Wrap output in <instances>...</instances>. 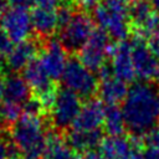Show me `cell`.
<instances>
[{"mask_svg":"<svg viewBox=\"0 0 159 159\" xmlns=\"http://www.w3.org/2000/svg\"><path fill=\"white\" fill-rule=\"evenodd\" d=\"M111 45L109 35L102 29H94L87 43L78 51V58L87 68L98 72L106 65Z\"/></svg>","mask_w":159,"mask_h":159,"instance_id":"8","label":"cell"},{"mask_svg":"<svg viewBox=\"0 0 159 159\" xmlns=\"http://www.w3.org/2000/svg\"><path fill=\"white\" fill-rule=\"evenodd\" d=\"M7 159H29V158H26V157H21V155H17V154H12V155L10 154Z\"/></svg>","mask_w":159,"mask_h":159,"instance_id":"37","label":"cell"},{"mask_svg":"<svg viewBox=\"0 0 159 159\" xmlns=\"http://www.w3.org/2000/svg\"><path fill=\"white\" fill-rule=\"evenodd\" d=\"M7 0H0V21L2 20L4 15L6 14L7 11Z\"/></svg>","mask_w":159,"mask_h":159,"instance_id":"34","label":"cell"},{"mask_svg":"<svg viewBox=\"0 0 159 159\" xmlns=\"http://www.w3.org/2000/svg\"><path fill=\"white\" fill-rule=\"evenodd\" d=\"M102 139L103 138L99 129L97 130L72 129L67 134V143L75 152H80V153L93 150L96 147H99Z\"/></svg>","mask_w":159,"mask_h":159,"instance_id":"18","label":"cell"},{"mask_svg":"<svg viewBox=\"0 0 159 159\" xmlns=\"http://www.w3.org/2000/svg\"><path fill=\"white\" fill-rule=\"evenodd\" d=\"M1 22V29L7 34V36L12 40V42H22L29 40L31 32L34 30L31 14L27 12L26 9L12 7L7 9L4 15Z\"/></svg>","mask_w":159,"mask_h":159,"instance_id":"10","label":"cell"},{"mask_svg":"<svg viewBox=\"0 0 159 159\" xmlns=\"http://www.w3.org/2000/svg\"><path fill=\"white\" fill-rule=\"evenodd\" d=\"M130 31L134 39L145 40L159 32V12L148 0H135L129 7Z\"/></svg>","mask_w":159,"mask_h":159,"instance_id":"6","label":"cell"},{"mask_svg":"<svg viewBox=\"0 0 159 159\" xmlns=\"http://www.w3.org/2000/svg\"><path fill=\"white\" fill-rule=\"evenodd\" d=\"M22 112L24 111L21 104L4 99L2 102H0V125L11 128L21 117Z\"/></svg>","mask_w":159,"mask_h":159,"instance_id":"23","label":"cell"},{"mask_svg":"<svg viewBox=\"0 0 159 159\" xmlns=\"http://www.w3.org/2000/svg\"><path fill=\"white\" fill-rule=\"evenodd\" d=\"M145 142L153 147V148H159V120L158 123L145 134Z\"/></svg>","mask_w":159,"mask_h":159,"instance_id":"26","label":"cell"},{"mask_svg":"<svg viewBox=\"0 0 159 159\" xmlns=\"http://www.w3.org/2000/svg\"><path fill=\"white\" fill-rule=\"evenodd\" d=\"M10 155V148L6 140L0 135V159H7Z\"/></svg>","mask_w":159,"mask_h":159,"instance_id":"31","label":"cell"},{"mask_svg":"<svg viewBox=\"0 0 159 159\" xmlns=\"http://www.w3.org/2000/svg\"><path fill=\"white\" fill-rule=\"evenodd\" d=\"M82 108L81 97L75 92L65 88L58 89L55 104L51 109V119L58 130H63L73 125Z\"/></svg>","mask_w":159,"mask_h":159,"instance_id":"7","label":"cell"},{"mask_svg":"<svg viewBox=\"0 0 159 159\" xmlns=\"http://www.w3.org/2000/svg\"><path fill=\"white\" fill-rule=\"evenodd\" d=\"M60 0H35V5L40 7H48V9H56Z\"/></svg>","mask_w":159,"mask_h":159,"instance_id":"32","label":"cell"},{"mask_svg":"<svg viewBox=\"0 0 159 159\" xmlns=\"http://www.w3.org/2000/svg\"><path fill=\"white\" fill-rule=\"evenodd\" d=\"M94 20L86 12H75L60 30V42L66 51H80L94 31Z\"/></svg>","mask_w":159,"mask_h":159,"instance_id":"5","label":"cell"},{"mask_svg":"<svg viewBox=\"0 0 159 159\" xmlns=\"http://www.w3.org/2000/svg\"><path fill=\"white\" fill-rule=\"evenodd\" d=\"M30 86L24 77L10 75L4 80V99L17 104H25L30 99Z\"/></svg>","mask_w":159,"mask_h":159,"instance_id":"19","label":"cell"},{"mask_svg":"<svg viewBox=\"0 0 159 159\" xmlns=\"http://www.w3.org/2000/svg\"><path fill=\"white\" fill-rule=\"evenodd\" d=\"M128 89L129 88L127 87V82L113 75L101 80L97 92L102 102L107 103L108 106H117L125 99Z\"/></svg>","mask_w":159,"mask_h":159,"instance_id":"16","label":"cell"},{"mask_svg":"<svg viewBox=\"0 0 159 159\" xmlns=\"http://www.w3.org/2000/svg\"><path fill=\"white\" fill-rule=\"evenodd\" d=\"M150 4H152L153 7L159 12V0H150Z\"/></svg>","mask_w":159,"mask_h":159,"instance_id":"36","label":"cell"},{"mask_svg":"<svg viewBox=\"0 0 159 159\" xmlns=\"http://www.w3.org/2000/svg\"><path fill=\"white\" fill-rule=\"evenodd\" d=\"M72 2L84 10H89V9H94L99 2V0H72Z\"/></svg>","mask_w":159,"mask_h":159,"instance_id":"29","label":"cell"},{"mask_svg":"<svg viewBox=\"0 0 159 159\" xmlns=\"http://www.w3.org/2000/svg\"><path fill=\"white\" fill-rule=\"evenodd\" d=\"M106 107L99 99H88L73 123V129L81 130H97L103 124Z\"/></svg>","mask_w":159,"mask_h":159,"instance_id":"14","label":"cell"},{"mask_svg":"<svg viewBox=\"0 0 159 159\" xmlns=\"http://www.w3.org/2000/svg\"><path fill=\"white\" fill-rule=\"evenodd\" d=\"M157 81H159V62H158V67H157V72H155V78Z\"/></svg>","mask_w":159,"mask_h":159,"instance_id":"38","label":"cell"},{"mask_svg":"<svg viewBox=\"0 0 159 159\" xmlns=\"http://www.w3.org/2000/svg\"><path fill=\"white\" fill-rule=\"evenodd\" d=\"M37 52L39 43L36 41L29 39L22 42H17L6 56V65L14 72L22 71L32 60H35Z\"/></svg>","mask_w":159,"mask_h":159,"instance_id":"15","label":"cell"},{"mask_svg":"<svg viewBox=\"0 0 159 159\" xmlns=\"http://www.w3.org/2000/svg\"><path fill=\"white\" fill-rule=\"evenodd\" d=\"M132 56L135 68L137 77L143 81H149L155 78V72L158 67V58L152 53L144 40L134 39L132 42Z\"/></svg>","mask_w":159,"mask_h":159,"instance_id":"12","label":"cell"},{"mask_svg":"<svg viewBox=\"0 0 159 159\" xmlns=\"http://www.w3.org/2000/svg\"><path fill=\"white\" fill-rule=\"evenodd\" d=\"M12 47H14L12 40L7 36V34L2 29H0V57L2 56L6 57L12 50Z\"/></svg>","mask_w":159,"mask_h":159,"instance_id":"25","label":"cell"},{"mask_svg":"<svg viewBox=\"0 0 159 159\" xmlns=\"http://www.w3.org/2000/svg\"><path fill=\"white\" fill-rule=\"evenodd\" d=\"M132 159H159V148L150 147L148 149H142L135 153Z\"/></svg>","mask_w":159,"mask_h":159,"instance_id":"27","label":"cell"},{"mask_svg":"<svg viewBox=\"0 0 159 159\" xmlns=\"http://www.w3.org/2000/svg\"><path fill=\"white\" fill-rule=\"evenodd\" d=\"M122 112L125 125L133 135H145L159 118V98L157 88L147 82L133 84L123 101Z\"/></svg>","mask_w":159,"mask_h":159,"instance_id":"1","label":"cell"},{"mask_svg":"<svg viewBox=\"0 0 159 159\" xmlns=\"http://www.w3.org/2000/svg\"><path fill=\"white\" fill-rule=\"evenodd\" d=\"M40 62L42 63L45 71L50 76L51 80H57L62 76L67 57H66V48L62 43L57 40H48L47 43L43 46L40 56Z\"/></svg>","mask_w":159,"mask_h":159,"instance_id":"13","label":"cell"},{"mask_svg":"<svg viewBox=\"0 0 159 159\" xmlns=\"http://www.w3.org/2000/svg\"><path fill=\"white\" fill-rule=\"evenodd\" d=\"M61 78L63 86L80 97H91L98 89L97 76L76 57L67 60Z\"/></svg>","mask_w":159,"mask_h":159,"instance_id":"4","label":"cell"},{"mask_svg":"<svg viewBox=\"0 0 159 159\" xmlns=\"http://www.w3.org/2000/svg\"><path fill=\"white\" fill-rule=\"evenodd\" d=\"M0 67H1V65H0Z\"/></svg>","mask_w":159,"mask_h":159,"instance_id":"40","label":"cell"},{"mask_svg":"<svg viewBox=\"0 0 159 159\" xmlns=\"http://www.w3.org/2000/svg\"><path fill=\"white\" fill-rule=\"evenodd\" d=\"M103 125L108 135H123L127 125L122 109H119L117 106H107Z\"/></svg>","mask_w":159,"mask_h":159,"instance_id":"22","label":"cell"},{"mask_svg":"<svg viewBox=\"0 0 159 159\" xmlns=\"http://www.w3.org/2000/svg\"><path fill=\"white\" fill-rule=\"evenodd\" d=\"M147 45H148L149 50L152 51V53L157 58H159V32H157L153 36H150L148 39V43Z\"/></svg>","mask_w":159,"mask_h":159,"instance_id":"28","label":"cell"},{"mask_svg":"<svg viewBox=\"0 0 159 159\" xmlns=\"http://www.w3.org/2000/svg\"><path fill=\"white\" fill-rule=\"evenodd\" d=\"M122 1H124V2H127V1H132V2H133V1H135V0H122Z\"/></svg>","mask_w":159,"mask_h":159,"instance_id":"39","label":"cell"},{"mask_svg":"<svg viewBox=\"0 0 159 159\" xmlns=\"http://www.w3.org/2000/svg\"><path fill=\"white\" fill-rule=\"evenodd\" d=\"M111 67L113 75L124 82H132L135 80L137 73L132 56V43L122 40L118 43L111 45L109 53Z\"/></svg>","mask_w":159,"mask_h":159,"instance_id":"11","label":"cell"},{"mask_svg":"<svg viewBox=\"0 0 159 159\" xmlns=\"http://www.w3.org/2000/svg\"><path fill=\"white\" fill-rule=\"evenodd\" d=\"M57 93H58L57 86L55 83H51L50 86H47L40 91L34 92V98L39 102L43 113H50L53 104H55Z\"/></svg>","mask_w":159,"mask_h":159,"instance_id":"24","label":"cell"},{"mask_svg":"<svg viewBox=\"0 0 159 159\" xmlns=\"http://www.w3.org/2000/svg\"><path fill=\"white\" fill-rule=\"evenodd\" d=\"M78 159H104L99 152H96V150H88V152H84L82 153V155L78 158Z\"/></svg>","mask_w":159,"mask_h":159,"instance_id":"33","label":"cell"},{"mask_svg":"<svg viewBox=\"0 0 159 159\" xmlns=\"http://www.w3.org/2000/svg\"><path fill=\"white\" fill-rule=\"evenodd\" d=\"M7 2L12 7H21V9H27L32 4H35V0H7Z\"/></svg>","mask_w":159,"mask_h":159,"instance_id":"30","label":"cell"},{"mask_svg":"<svg viewBox=\"0 0 159 159\" xmlns=\"http://www.w3.org/2000/svg\"><path fill=\"white\" fill-rule=\"evenodd\" d=\"M24 78L27 82V84L30 86L31 89H34V92L40 91L47 86H50L52 82V80L50 78V76L47 75V72L45 71L42 63L40 62V60H32L25 68H24Z\"/></svg>","mask_w":159,"mask_h":159,"instance_id":"21","label":"cell"},{"mask_svg":"<svg viewBox=\"0 0 159 159\" xmlns=\"http://www.w3.org/2000/svg\"><path fill=\"white\" fill-rule=\"evenodd\" d=\"M93 20L109 37L125 40L130 31L129 9L122 0H102L93 9Z\"/></svg>","mask_w":159,"mask_h":159,"instance_id":"3","label":"cell"},{"mask_svg":"<svg viewBox=\"0 0 159 159\" xmlns=\"http://www.w3.org/2000/svg\"><path fill=\"white\" fill-rule=\"evenodd\" d=\"M76 152L70 147L60 133L50 132L46 135V144L43 150L45 159H77Z\"/></svg>","mask_w":159,"mask_h":159,"instance_id":"20","label":"cell"},{"mask_svg":"<svg viewBox=\"0 0 159 159\" xmlns=\"http://www.w3.org/2000/svg\"><path fill=\"white\" fill-rule=\"evenodd\" d=\"M142 135H108L99 144V153L104 159H132L135 153L143 149Z\"/></svg>","mask_w":159,"mask_h":159,"instance_id":"9","label":"cell"},{"mask_svg":"<svg viewBox=\"0 0 159 159\" xmlns=\"http://www.w3.org/2000/svg\"><path fill=\"white\" fill-rule=\"evenodd\" d=\"M34 31L43 37L52 35L58 29V19L56 9L36 6L31 12Z\"/></svg>","mask_w":159,"mask_h":159,"instance_id":"17","label":"cell"},{"mask_svg":"<svg viewBox=\"0 0 159 159\" xmlns=\"http://www.w3.org/2000/svg\"><path fill=\"white\" fill-rule=\"evenodd\" d=\"M12 144L29 159H39L43 155L46 144L45 124L39 114L22 112L17 122L10 128Z\"/></svg>","mask_w":159,"mask_h":159,"instance_id":"2","label":"cell"},{"mask_svg":"<svg viewBox=\"0 0 159 159\" xmlns=\"http://www.w3.org/2000/svg\"><path fill=\"white\" fill-rule=\"evenodd\" d=\"M4 98V81L0 78V102Z\"/></svg>","mask_w":159,"mask_h":159,"instance_id":"35","label":"cell"}]
</instances>
